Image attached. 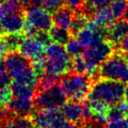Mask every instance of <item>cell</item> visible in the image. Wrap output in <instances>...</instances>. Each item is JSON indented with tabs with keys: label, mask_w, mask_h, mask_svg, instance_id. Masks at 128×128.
<instances>
[{
	"label": "cell",
	"mask_w": 128,
	"mask_h": 128,
	"mask_svg": "<svg viewBox=\"0 0 128 128\" xmlns=\"http://www.w3.org/2000/svg\"><path fill=\"white\" fill-rule=\"evenodd\" d=\"M75 11L73 10L64 5L58 10L52 13L54 25L57 26V27H61V28L68 29L70 26Z\"/></svg>",
	"instance_id": "obj_15"
},
{
	"label": "cell",
	"mask_w": 128,
	"mask_h": 128,
	"mask_svg": "<svg viewBox=\"0 0 128 128\" xmlns=\"http://www.w3.org/2000/svg\"><path fill=\"white\" fill-rule=\"evenodd\" d=\"M107 39L117 48L122 40L128 35V21L124 18L118 19L107 28Z\"/></svg>",
	"instance_id": "obj_13"
},
{
	"label": "cell",
	"mask_w": 128,
	"mask_h": 128,
	"mask_svg": "<svg viewBox=\"0 0 128 128\" xmlns=\"http://www.w3.org/2000/svg\"><path fill=\"white\" fill-rule=\"evenodd\" d=\"M25 18L26 21L36 28L38 31H50L54 26L52 15L45 8L28 7L25 10Z\"/></svg>",
	"instance_id": "obj_8"
},
{
	"label": "cell",
	"mask_w": 128,
	"mask_h": 128,
	"mask_svg": "<svg viewBox=\"0 0 128 128\" xmlns=\"http://www.w3.org/2000/svg\"><path fill=\"white\" fill-rule=\"evenodd\" d=\"M25 11L24 6L19 0H6L0 6V18L8 14Z\"/></svg>",
	"instance_id": "obj_18"
},
{
	"label": "cell",
	"mask_w": 128,
	"mask_h": 128,
	"mask_svg": "<svg viewBox=\"0 0 128 128\" xmlns=\"http://www.w3.org/2000/svg\"><path fill=\"white\" fill-rule=\"evenodd\" d=\"M64 5V0H43L42 8L52 14Z\"/></svg>",
	"instance_id": "obj_29"
},
{
	"label": "cell",
	"mask_w": 128,
	"mask_h": 128,
	"mask_svg": "<svg viewBox=\"0 0 128 128\" xmlns=\"http://www.w3.org/2000/svg\"><path fill=\"white\" fill-rule=\"evenodd\" d=\"M25 36L22 33H18V34H7L4 36V39L7 43L8 52H17L19 46L21 45L22 39Z\"/></svg>",
	"instance_id": "obj_23"
},
{
	"label": "cell",
	"mask_w": 128,
	"mask_h": 128,
	"mask_svg": "<svg viewBox=\"0 0 128 128\" xmlns=\"http://www.w3.org/2000/svg\"><path fill=\"white\" fill-rule=\"evenodd\" d=\"M10 88L13 92V96L15 97H25V98H32L36 94V89L29 87V86L24 85L13 80L10 82Z\"/></svg>",
	"instance_id": "obj_19"
},
{
	"label": "cell",
	"mask_w": 128,
	"mask_h": 128,
	"mask_svg": "<svg viewBox=\"0 0 128 128\" xmlns=\"http://www.w3.org/2000/svg\"><path fill=\"white\" fill-rule=\"evenodd\" d=\"M49 33H50L52 40L54 42L59 43L62 45H66L69 41V39L72 38L68 29L61 28V27H57V26H52Z\"/></svg>",
	"instance_id": "obj_20"
},
{
	"label": "cell",
	"mask_w": 128,
	"mask_h": 128,
	"mask_svg": "<svg viewBox=\"0 0 128 128\" xmlns=\"http://www.w3.org/2000/svg\"><path fill=\"white\" fill-rule=\"evenodd\" d=\"M127 118H128V117H127Z\"/></svg>",
	"instance_id": "obj_44"
},
{
	"label": "cell",
	"mask_w": 128,
	"mask_h": 128,
	"mask_svg": "<svg viewBox=\"0 0 128 128\" xmlns=\"http://www.w3.org/2000/svg\"><path fill=\"white\" fill-rule=\"evenodd\" d=\"M64 48L68 52V54L71 57L82 55L84 52V47L82 46L75 36H72L69 39V41L64 45Z\"/></svg>",
	"instance_id": "obj_25"
},
{
	"label": "cell",
	"mask_w": 128,
	"mask_h": 128,
	"mask_svg": "<svg viewBox=\"0 0 128 128\" xmlns=\"http://www.w3.org/2000/svg\"><path fill=\"white\" fill-rule=\"evenodd\" d=\"M24 7H28L29 3H30V0H19Z\"/></svg>",
	"instance_id": "obj_40"
},
{
	"label": "cell",
	"mask_w": 128,
	"mask_h": 128,
	"mask_svg": "<svg viewBox=\"0 0 128 128\" xmlns=\"http://www.w3.org/2000/svg\"><path fill=\"white\" fill-rule=\"evenodd\" d=\"M10 83V76L8 74L5 69L4 63L2 62L0 64V89Z\"/></svg>",
	"instance_id": "obj_30"
},
{
	"label": "cell",
	"mask_w": 128,
	"mask_h": 128,
	"mask_svg": "<svg viewBox=\"0 0 128 128\" xmlns=\"http://www.w3.org/2000/svg\"><path fill=\"white\" fill-rule=\"evenodd\" d=\"M90 20L91 19L86 14H84L83 12H82V11H76L71 21L70 26L68 28V31L70 32L71 36H77L78 32H80L82 29L85 28Z\"/></svg>",
	"instance_id": "obj_17"
},
{
	"label": "cell",
	"mask_w": 128,
	"mask_h": 128,
	"mask_svg": "<svg viewBox=\"0 0 128 128\" xmlns=\"http://www.w3.org/2000/svg\"><path fill=\"white\" fill-rule=\"evenodd\" d=\"M124 83L110 78H97L92 82L88 100H100L110 107L116 106L124 96Z\"/></svg>",
	"instance_id": "obj_1"
},
{
	"label": "cell",
	"mask_w": 128,
	"mask_h": 128,
	"mask_svg": "<svg viewBox=\"0 0 128 128\" xmlns=\"http://www.w3.org/2000/svg\"><path fill=\"white\" fill-rule=\"evenodd\" d=\"M124 55H125V57H126V60H127V62H128V54H124Z\"/></svg>",
	"instance_id": "obj_43"
},
{
	"label": "cell",
	"mask_w": 128,
	"mask_h": 128,
	"mask_svg": "<svg viewBox=\"0 0 128 128\" xmlns=\"http://www.w3.org/2000/svg\"><path fill=\"white\" fill-rule=\"evenodd\" d=\"M8 54V49L7 43L4 39V36H0V61L5 59Z\"/></svg>",
	"instance_id": "obj_33"
},
{
	"label": "cell",
	"mask_w": 128,
	"mask_h": 128,
	"mask_svg": "<svg viewBox=\"0 0 128 128\" xmlns=\"http://www.w3.org/2000/svg\"><path fill=\"white\" fill-rule=\"evenodd\" d=\"M5 34H18L22 33L26 21L25 11L13 14H8L1 17Z\"/></svg>",
	"instance_id": "obj_11"
},
{
	"label": "cell",
	"mask_w": 128,
	"mask_h": 128,
	"mask_svg": "<svg viewBox=\"0 0 128 128\" xmlns=\"http://www.w3.org/2000/svg\"><path fill=\"white\" fill-rule=\"evenodd\" d=\"M62 112L66 121L77 124H83V102L68 100L63 105Z\"/></svg>",
	"instance_id": "obj_12"
},
{
	"label": "cell",
	"mask_w": 128,
	"mask_h": 128,
	"mask_svg": "<svg viewBox=\"0 0 128 128\" xmlns=\"http://www.w3.org/2000/svg\"><path fill=\"white\" fill-rule=\"evenodd\" d=\"M69 72L77 74H87V64L82 54L72 57Z\"/></svg>",
	"instance_id": "obj_24"
},
{
	"label": "cell",
	"mask_w": 128,
	"mask_h": 128,
	"mask_svg": "<svg viewBox=\"0 0 128 128\" xmlns=\"http://www.w3.org/2000/svg\"><path fill=\"white\" fill-rule=\"evenodd\" d=\"M5 36V31H4L2 21H1V18H0V36Z\"/></svg>",
	"instance_id": "obj_38"
},
{
	"label": "cell",
	"mask_w": 128,
	"mask_h": 128,
	"mask_svg": "<svg viewBox=\"0 0 128 128\" xmlns=\"http://www.w3.org/2000/svg\"><path fill=\"white\" fill-rule=\"evenodd\" d=\"M94 78L88 74L68 72L60 78V86L68 100L83 102L89 96Z\"/></svg>",
	"instance_id": "obj_2"
},
{
	"label": "cell",
	"mask_w": 128,
	"mask_h": 128,
	"mask_svg": "<svg viewBox=\"0 0 128 128\" xmlns=\"http://www.w3.org/2000/svg\"><path fill=\"white\" fill-rule=\"evenodd\" d=\"M5 1H6V0H0V6H1V5H2L4 2H5Z\"/></svg>",
	"instance_id": "obj_42"
},
{
	"label": "cell",
	"mask_w": 128,
	"mask_h": 128,
	"mask_svg": "<svg viewBox=\"0 0 128 128\" xmlns=\"http://www.w3.org/2000/svg\"><path fill=\"white\" fill-rule=\"evenodd\" d=\"M111 0H85L84 6L80 11L86 14L90 19L92 18L94 12L100 8L108 6Z\"/></svg>",
	"instance_id": "obj_22"
},
{
	"label": "cell",
	"mask_w": 128,
	"mask_h": 128,
	"mask_svg": "<svg viewBox=\"0 0 128 128\" xmlns=\"http://www.w3.org/2000/svg\"><path fill=\"white\" fill-rule=\"evenodd\" d=\"M124 18L128 21V5H127V8H126V10H125L124 15Z\"/></svg>",
	"instance_id": "obj_41"
},
{
	"label": "cell",
	"mask_w": 128,
	"mask_h": 128,
	"mask_svg": "<svg viewBox=\"0 0 128 128\" xmlns=\"http://www.w3.org/2000/svg\"><path fill=\"white\" fill-rule=\"evenodd\" d=\"M66 96L61 88L60 83H57L46 91H36L34 96L35 110L56 108L63 107L66 102Z\"/></svg>",
	"instance_id": "obj_6"
},
{
	"label": "cell",
	"mask_w": 128,
	"mask_h": 128,
	"mask_svg": "<svg viewBox=\"0 0 128 128\" xmlns=\"http://www.w3.org/2000/svg\"><path fill=\"white\" fill-rule=\"evenodd\" d=\"M110 78L128 82V62L124 54L118 49L99 66L96 78Z\"/></svg>",
	"instance_id": "obj_3"
},
{
	"label": "cell",
	"mask_w": 128,
	"mask_h": 128,
	"mask_svg": "<svg viewBox=\"0 0 128 128\" xmlns=\"http://www.w3.org/2000/svg\"><path fill=\"white\" fill-rule=\"evenodd\" d=\"M46 47L43 42L36 38H24L18 48L19 54L31 61L39 56H42L46 52Z\"/></svg>",
	"instance_id": "obj_10"
},
{
	"label": "cell",
	"mask_w": 128,
	"mask_h": 128,
	"mask_svg": "<svg viewBox=\"0 0 128 128\" xmlns=\"http://www.w3.org/2000/svg\"><path fill=\"white\" fill-rule=\"evenodd\" d=\"M124 99L128 100V82H127V83H126L125 88H124Z\"/></svg>",
	"instance_id": "obj_39"
},
{
	"label": "cell",
	"mask_w": 128,
	"mask_h": 128,
	"mask_svg": "<svg viewBox=\"0 0 128 128\" xmlns=\"http://www.w3.org/2000/svg\"><path fill=\"white\" fill-rule=\"evenodd\" d=\"M13 98L10 84L0 89V110H8V106Z\"/></svg>",
	"instance_id": "obj_26"
},
{
	"label": "cell",
	"mask_w": 128,
	"mask_h": 128,
	"mask_svg": "<svg viewBox=\"0 0 128 128\" xmlns=\"http://www.w3.org/2000/svg\"><path fill=\"white\" fill-rule=\"evenodd\" d=\"M43 0H30L28 7H33V8H39L42 7Z\"/></svg>",
	"instance_id": "obj_37"
},
{
	"label": "cell",
	"mask_w": 128,
	"mask_h": 128,
	"mask_svg": "<svg viewBox=\"0 0 128 128\" xmlns=\"http://www.w3.org/2000/svg\"><path fill=\"white\" fill-rule=\"evenodd\" d=\"M8 110L14 116H31L35 110L34 99L13 96L8 106Z\"/></svg>",
	"instance_id": "obj_14"
},
{
	"label": "cell",
	"mask_w": 128,
	"mask_h": 128,
	"mask_svg": "<svg viewBox=\"0 0 128 128\" xmlns=\"http://www.w3.org/2000/svg\"><path fill=\"white\" fill-rule=\"evenodd\" d=\"M116 49L110 40L104 39L84 50L82 56L87 64V74L90 75L94 80L96 78L99 66L113 54Z\"/></svg>",
	"instance_id": "obj_4"
},
{
	"label": "cell",
	"mask_w": 128,
	"mask_h": 128,
	"mask_svg": "<svg viewBox=\"0 0 128 128\" xmlns=\"http://www.w3.org/2000/svg\"><path fill=\"white\" fill-rule=\"evenodd\" d=\"M117 49L119 50H121L122 54H128V35L122 40V42L119 44Z\"/></svg>",
	"instance_id": "obj_35"
},
{
	"label": "cell",
	"mask_w": 128,
	"mask_h": 128,
	"mask_svg": "<svg viewBox=\"0 0 128 128\" xmlns=\"http://www.w3.org/2000/svg\"><path fill=\"white\" fill-rule=\"evenodd\" d=\"M58 128H82V125L73 124V122H68V121L66 122L64 121Z\"/></svg>",
	"instance_id": "obj_36"
},
{
	"label": "cell",
	"mask_w": 128,
	"mask_h": 128,
	"mask_svg": "<svg viewBox=\"0 0 128 128\" xmlns=\"http://www.w3.org/2000/svg\"><path fill=\"white\" fill-rule=\"evenodd\" d=\"M31 119L35 128H58L66 121L60 108L35 110Z\"/></svg>",
	"instance_id": "obj_7"
},
{
	"label": "cell",
	"mask_w": 128,
	"mask_h": 128,
	"mask_svg": "<svg viewBox=\"0 0 128 128\" xmlns=\"http://www.w3.org/2000/svg\"><path fill=\"white\" fill-rule=\"evenodd\" d=\"M4 66L10 78H14L25 68L31 66L29 59L24 57L18 52H10L4 59Z\"/></svg>",
	"instance_id": "obj_9"
},
{
	"label": "cell",
	"mask_w": 128,
	"mask_h": 128,
	"mask_svg": "<svg viewBox=\"0 0 128 128\" xmlns=\"http://www.w3.org/2000/svg\"><path fill=\"white\" fill-rule=\"evenodd\" d=\"M60 77L56 76L54 74H52L50 72H45L44 74L39 78L38 85L36 91H46V90L50 89V87L59 83L60 82Z\"/></svg>",
	"instance_id": "obj_21"
},
{
	"label": "cell",
	"mask_w": 128,
	"mask_h": 128,
	"mask_svg": "<svg viewBox=\"0 0 128 128\" xmlns=\"http://www.w3.org/2000/svg\"><path fill=\"white\" fill-rule=\"evenodd\" d=\"M31 66H32L33 70L36 72V74L40 78L46 72V69H47L46 54H44L42 56L38 57L36 59L31 60Z\"/></svg>",
	"instance_id": "obj_27"
},
{
	"label": "cell",
	"mask_w": 128,
	"mask_h": 128,
	"mask_svg": "<svg viewBox=\"0 0 128 128\" xmlns=\"http://www.w3.org/2000/svg\"><path fill=\"white\" fill-rule=\"evenodd\" d=\"M128 2L126 0H114L110 4V10L116 19H121L125 13Z\"/></svg>",
	"instance_id": "obj_28"
},
{
	"label": "cell",
	"mask_w": 128,
	"mask_h": 128,
	"mask_svg": "<svg viewBox=\"0 0 128 128\" xmlns=\"http://www.w3.org/2000/svg\"><path fill=\"white\" fill-rule=\"evenodd\" d=\"M92 21H94L97 25H99L101 27H105V28H108L110 25L116 21V18L112 11L108 7H103L97 8L94 14H92Z\"/></svg>",
	"instance_id": "obj_16"
},
{
	"label": "cell",
	"mask_w": 128,
	"mask_h": 128,
	"mask_svg": "<svg viewBox=\"0 0 128 128\" xmlns=\"http://www.w3.org/2000/svg\"><path fill=\"white\" fill-rule=\"evenodd\" d=\"M45 54L47 57V72L59 77L69 72L72 58L64 45L52 41L47 45Z\"/></svg>",
	"instance_id": "obj_5"
},
{
	"label": "cell",
	"mask_w": 128,
	"mask_h": 128,
	"mask_svg": "<svg viewBox=\"0 0 128 128\" xmlns=\"http://www.w3.org/2000/svg\"><path fill=\"white\" fill-rule=\"evenodd\" d=\"M106 128H128V118L124 117L116 121L108 122Z\"/></svg>",
	"instance_id": "obj_31"
},
{
	"label": "cell",
	"mask_w": 128,
	"mask_h": 128,
	"mask_svg": "<svg viewBox=\"0 0 128 128\" xmlns=\"http://www.w3.org/2000/svg\"><path fill=\"white\" fill-rule=\"evenodd\" d=\"M116 106H117L118 108L121 110L126 117H128V100L126 99L122 100L121 102H119Z\"/></svg>",
	"instance_id": "obj_34"
},
{
	"label": "cell",
	"mask_w": 128,
	"mask_h": 128,
	"mask_svg": "<svg viewBox=\"0 0 128 128\" xmlns=\"http://www.w3.org/2000/svg\"><path fill=\"white\" fill-rule=\"evenodd\" d=\"M64 3L66 6H68L76 12L82 10L85 3V0H64Z\"/></svg>",
	"instance_id": "obj_32"
}]
</instances>
